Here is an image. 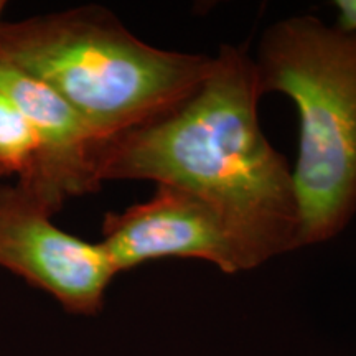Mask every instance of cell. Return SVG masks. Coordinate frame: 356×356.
<instances>
[{"mask_svg": "<svg viewBox=\"0 0 356 356\" xmlns=\"http://www.w3.org/2000/svg\"><path fill=\"white\" fill-rule=\"evenodd\" d=\"M261 97L254 58L222 44L186 99L102 142L97 178L193 193L229 222L259 266L302 248L292 170L262 134Z\"/></svg>", "mask_w": 356, "mask_h": 356, "instance_id": "cell-1", "label": "cell"}, {"mask_svg": "<svg viewBox=\"0 0 356 356\" xmlns=\"http://www.w3.org/2000/svg\"><path fill=\"white\" fill-rule=\"evenodd\" d=\"M3 10H6V2H3V0H0V22H2Z\"/></svg>", "mask_w": 356, "mask_h": 356, "instance_id": "cell-9", "label": "cell"}, {"mask_svg": "<svg viewBox=\"0 0 356 356\" xmlns=\"http://www.w3.org/2000/svg\"><path fill=\"white\" fill-rule=\"evenodd\" d=\"M37 198L0 185V269L50 293L66 312L95 315L118 270L101 243H88L51 222Z\"/></svg>", "mask_w": 356, "mask_h": 356, "instance_id": "cell-4", "label": "cell"}, {"mask_svg": "<svg viewBox=\"0 0 356 356\" xmlns=\"http://www.w3.org/2000/svg\"><path fill=\"white\" fill-rule=\"evenodd\" d=\"M101 244L118 274L170 257L207 261L225 274L259 267L215 208L172 185H157L145 203L132 204L122 213H108Z\"/></svg>", "mask_w": 356, "mask_h": 356, "instance_id": "cell-5", "label": "cell"}, {"mask_svg": "<svg viewBox=\"0 0 356 356\" xmlns=\"http://www.w3.org/2000/svg\"><path fill=\"white\" fill-rule=\"evenodd\" d=\"M0 92L24 113L40 142L32 172L19 178L17 184L29 190L53 215L68 198L101 188L96 160L104 140L63 97L2 60Z\"/></svg>", "mask_w": 356, "mask_h": 356, "instance_id": "cell-6", "label": "cell"}, {"mask_svg": "<svg viewBox=\"0 0 356 356\" xmlns=\"http://www.w3.org/2000/svg\"><path fill=\"white\" fill-rule=\"evenodd\" d=\"M332 6L338 12L337 29L343 32H356V0H337Z\"/></svg>", "mask_w": 356, "mask_h": 356, "instance_id": "cell-8", "label": "cell"}, {"mask_svg": "<svg viewBox=\"0 0 356 356\" xmlns=\"http://www.w3.org/2000/svg\"><path fill=\"white\" fill-rule=\"evenodd\" d=\"M0 60L51 88L108 140L186 99L213 58L147 44L109 10L89 6L2 20Z\"/></svg>", "mask_w": 356, "mask_h": 356, "instance_id": "cell-2", "label": "cell"}, {"mask_svg": "<svg viewBox=\"0 0 356 356\" xmlns=\"http://www.w3.org/2000/svg\"><path fill=\"white\" fill-rule=\"evenodd\" d=\"M254 66L261 96L286 95L299 111L300 246L328 241L356 213V32L289 17L262 35Z\"/></svg>", "mask_w": 356, "mask_h": 356, "instance_id": "cell-3", "label": "cell"}, {"mask_svg": "<svg viewBox=\"0 0 356 356\" xmlns=\"http://www.w3.org/2000/svg\"><path fill=\"white\" fill-rule=\"evenodd\" d=\"M37 132L8 97L0 92V175H29L37 162Z\"/></svg>", "mask_w": 356, "mask_h": 356, "instance_id": "cell-7", "label": "cell"}]
</instances>
